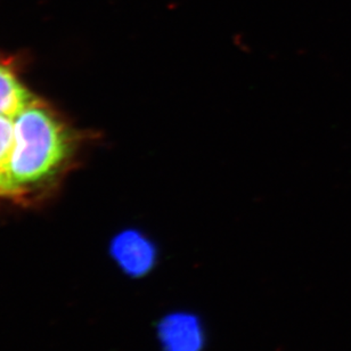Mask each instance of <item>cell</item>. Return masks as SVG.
<instances>
[{
  "mask_svg": "<svg viewBox=\"0 0 351 351\" xmlns=\"http://www.w3.org/2000/svg\"><path fill=\"white\" fill-rule=\"evenodd\" d=\"M78 137L58 113L36 101L14 119V147L0 195H25L51 184L73 158Z\"/></svg>",
  "mask_w": 351,
  "mask_h": 351,
  "instance_id": "6da1fadb",
  "label": "cell"
},
{
  "mask_svg": "<svg viewBox=\"0 0 351 351\" xmlns=\"http://www.w3.org/2000/svg\"><path fill=\"white\" fill-rule=\"evenodd\" d=\"M37 101L39 98L21 82L13 66L0 60V115L14 120Z\"/></svg>",
  "mask_w": 351,
  "mask_h": 351,
  "instance_id": "7a4b0ae2",
  "label": "cell"
},
{
  "mask_svg": "<svg viewBox=\"0 0 351 351\" xmlns=\"http://www.w3.org/2000/svg\"><path fill=\"white\" fill-rule=\"evenodd\" d=\"M14 147V120L0 115V186L6 175Z\"/></svg>",
  "mask_w": 351,
  "mask_h": 351,
  "instance_id": "3957f363",
  "label": "cell"
}]
</instances>
